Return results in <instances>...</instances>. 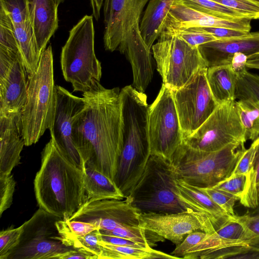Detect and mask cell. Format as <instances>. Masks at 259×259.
Listing matches in <instances>:
<instances>
[{
  "label": "cell",
  "mask_w": 259,
  "mask_h": 259,
  "mask_svg": "<svg viewBox=\"0 0 259 259\" xmlns=\"http://www.w3.org/2000/svg\"><path fill=\"white\" fill-rule=\"evenodd\" d=\"M169 30L174 31L179 37L194 47H197L207 42L217 40L211 34L189 29Z\"/></svg>",
  "instance_id": "f6af8a7d"
},
{
  "label": "cell",
  "mask_w": 259,
  "mask_h": 259,
  "mask_svg": "<svg viewBox=\"0 0 259 259\" xmlns=\"http://www.w3.org/2000/svg\"><path fill=\"white\" fill-rule=\"evenodd\" d=\"M34 190L39 207L63 220H69L87 201L83 170L51 138L41 153Z\"/></svg>",
  "instance_id": "7a4b0ae2"
},
{
  "label": "cell",
  "mask_w": 259,
  "mask_h": 259,
  "mask_svg": "<svg viewBox=\"0 0 259 259\" xmlns=\"http://www.w3.org/2000/svg\"><path fill=\"white\" fill-rule=\"evenodd\" d=\"M207 68L199 70L181 88L172 90L183 139L194 133L218 105L207 83Z\"/></svg>",
  "instance_id": "4fadbf2b"
},
{
  "label": "cell",
  "mask_w": 259,
  "mask_h": 259,
  "mask_svg": "<svg viewBox=\"0 0 259 259\" xmlns=\"http://www.w3.org/2000/svg\"><path fill=\"white\" fill-rule=\"evenodd\" d=\"M177 185L180 198L195 211L208 215L211 218L215 230L232 217L198 188L177 179Z\"/></svg>",
  "instance_id": "7402d4cb"
},
{
  "label": "cell",
  "mask_w": 259,
  "mask_h": 259,
  "mask_svg": "<svg viewBox=\"0 0 259 259\" xmlns=\"http://www.w3.org/2000/svg\"><path fill=\"white\" fill-rule=\"evenodd\" d=\"M104 2V0H90L92 16L96 21H98L100 19L101 11Z\"/></svg>",
  "instance_id": "816d5d0a"
},
{
  "label": "cell",
  "mask_w": 259,
  "mask_h": 259,
  "mask_svg": "<svg viewBox=\"0 0 259 259\" xmlns=\"http://www.w3.org/2000/svg\"><path fill=\"white\" fill-rule=\"evenodd\" d=\"M251 19H259V3L250 0H212Z\"/></svg>",
  "instance_id": "ab89813d"
},
{
  "label": "cell",
  "mask_w": 259,
  "mask_h": 259,
  "mask_svg": "<svg viewBox=\"0 0 259 259\" xmlns=\"http://www.w3.org/2000/svg\"><path fill=\"white\" fill-rule=\"evenodd\" d=\"M139 226L176 245L195 231L212 234L215 231L211 218L200 211L171 213H141Z\"/></svg>",
  "instance_id": "9a60e30c"
},
{
  "label": "cell",
  "mask_w": 259,
  "mask_h": 259,
  "mask_svg": "<svg viewBox=\"0 0 259 259\" xmlns=\"http://www.w3.org/2000/svg\"><path fill=\"white\" fill-rule=\"evenodd\" d=\"M181 1L194 5L206 12L220 18L228 20H236L248 18L236 11L225 7L212 0Z\"/></svg>",
  "instance_id": "d590c367"
},
{
  "label": "cell",
  "mask_w": 259,
  "mask_h": 259,
  "mask_svg": "<svg viewBox=\"0 0 259 259\" xmlns=\"http://www.w3.org/2000/svg\"><path fill=\"white\" fill-rule=\"evenodd\" d=\"M206 235V233L202 231H195L189 233L181 243L177 245L171 254L179 258H182L188 251L200 242Z\"/></svg>",
  "instance_id": "bcb514c9"
},
{
  "label": "cell",
  "mask_w": 259,
  "mask_h": 259,
  "mask_svg": "<svg viewBox=\"0 0 259 259\" xmlns=\"http://www.w3.org/2000/svg\"><path fill=\"white\" fill-rule=\"evenodd\" d=\"M28 77L19 53L0 50V115L21 111L27 98Z\"/></svg>",
  "instance_id": "e0dca14e"
},
{
  "label": "cell",
  "mask_w": 259,
  "mask_h": 259,
  "mask_svg": "<svg viewBox=\"0 0 259 259\" xmlns=\"http://www.w3.org/2000/svg\"><path fill=\"white\" fill-rule=\"evenodd\" d=\"M140 213L128 197L86 202L69 219L95 225L110 231L119 227L139 226Z\"/></svg>",
  "instance_id": "2e32d148"
},
{
  "label": "cell",
  "mask_w": 259,
  "mask_h": 259,
  "mask_svg": "<svg viewBox=\"0 0 259 259\" xmlns=\"http://www.w3.org/2000/svg\"><path fill=\"white\" fill-rule=\"evenodd\" d=\"M257 142L258 138L253 141L248 149H246L244 150L237 161L231 175L227 179L242 175H247L248 174L252 164Z\"/></svg>",
  "instance_id": "ee69618b"
},
{
  "label": "cell",
  "mask_w": 259,
  "mask_h": 259,
  "mask_svg": "<svg viewBox=\"0 0 259 259\" xmlns=\"http://www.w3.org/2000/svg\"><path fill=\"white\" fill-rule=\"evenodd\" d=\"M176 0H149L140 22L143 40L151 50L154 41L165 29V19Z\"/></svg>",
  "instance_id": "603a6c76"
},
{
  "label": "cell",
  "mask_w": 259,
  "mask_h": 259,
  "mask_svg": "<svg viewBox=\"0 0 259 259\" xmlns=\"http://www.w3.org/2000/svg\"><path fill=\"white\" fill-rule=\"evenodd\" d=\"M101 234L102 240L111 244L140 247H150L143 244L135 242L123 237L102 233H101Z\"/></svg>",
  "instance_id": "c3c4849f"
},
{
  "label": "cell",
  "mask_w": 259,
  "mask_h": 259,
  "mask_svg": "<svg viewBox=\"0 0 259 259\" xmlns=\"http://www.w3.org/2000/svg\"><path fill=\"white\" fill-rule=\"evenodd\" d=\"M185 29L209 34L217 39H224L241 37L247 35L250 32L223 27H193Z\"/></svg>",
  "instance_id": "7bdbcfd3"
},
{
  "label": "cell",
  "mask_w": 259,
  "mask_h": 259,
  "mask_svg": "<svg viewBox=\"0 0 259 259\" xmlns=\"http://www.w3.org/2000/svg\"><path fill=\"white\" fill-rule=\"evenodd\" d=\"M248 58L244 53H235L232 59L231 66L233 70L238 73L246 70V63Z\"/></svg>",
  "instance_id": "f907efd6"
},
{
  "label": "cell",
  "mask_w": 259,
  "mask_h": 259,
  "mask_svg": "<svg viewBox=\"0 0 259 259\" xmlns=\"http://www.w3.org/2000/svg\"><path fill=\"white\" fill-rule=\"evenodd\" d=\"M206 76L211 94L218 105L236 100L237 74L231 64L208 67Z\"/></svg>",
  "instance_id": "cb8c5ba5"
},
{
  "label": "cell",
  "mask_w": 259,
  "mask_h": 259,
  "mask_svg": "<svg viewBox=\"0 0 259 259\" xmlns=\"http://www.w3.org/2000/svg\"><path fill=\"white\" fill-rule=\"evenodd\" d=\"M56 226L62 240L85 235L97 229H100L94 224L76 220L58 221Z\"/></svg>",
  "instance_id": "836d02e7"
},
{
  "label": "cell",
  "mask_w": 259,
  "mask_h": 259,
  "mask_svg": "<svg viewBox=\"0 0 259 259\" xmlns=\"http://www.w3.org/2000/svg\"><path fill=\"white\" fill-rule=\"evenodd\" d=\"M65 0H57V3L59 5L60 3L63 2Z\"/></svg>",
  "instance_id": "db71d44e"
},
{
  "label": "cell",
  "mask_w": 259,
  "mask_h": 259,
  "mask_svg": "<svg viewBox=\"0 0 259 259\" xmlns=\"http://www.w3.org/2000/svg\"><path fill=\"white\" fill-rule=\"evenodd\" d=\"M251 209V211L242 215H235L234 217L256 236V239L253 246L259 247V202L255 208Z\"/></svg>",
  "instance_id": "7dc6e473"
},
{
  "label": "cell",
  "mask_w": 259,
  "mask_h": 259,
  "mask_svg": "<svg viewBox=\"0 0 259 259\" xmlns=\"http://www.w3.org/2000/svg\"><path fill=\"white\" fill-rule=\"evenodd\" d=\"M61 219L39 207L23 224L19 243L7 259H57L59 255L74 249L64 243L59 233L56 223Z\"/></svg>",
  "instance_id": "30bf717a"
},
{
  "label": "cell",
  "mask_w": 259,
  "mask_h": 259,
  "mask_svg": "<svg viewBox=\"0 0 259 259\" xmlns=\"http://www.w3.org/2000/svg\"><path fill=\"white\" fill-rule=\"evenodd\" d=\"M246 67L259 69V55L248 59Z\"/></svg>",
  "instance_id": "f5cc1de1"
},
{
  "label": "cell",
  "mask_w": 259,
  "mask_h": 259,
  "mask_svg": "<svg viewBox=\"0 0 259 259\" xmlns=\"http://www.w3.org/2000/svg\"><path fill=\"white\" fill-rule=\"evenodd\" d=\"M101 240L100 229L95 230L89 234L63 240L64 243L74 249H83L99 257L101 253L99 241Z\"/></svg>",
  "instance_id": "e575fe53"
},
{
  "label": "cell",
  "mask_w": 259,
  "mask_h": 259,
  "mask_svg": "<svg viewBox=\"0 0 259 259\" xmlns=\"http://www.w3.org/2000/svg\"><path fill=\"white\" fill-rule=\"evenodd\" d=\"M28 77L27 98L21 111L22 135L26 146L37 143L50 124L55 86L51 45L41 53L35 72Z\"/></svg>",
  "instance_id": "ba28073f"
},
{
  "label": "cell",
  "mask_w": 259,
  "mask_h": 259,
  "mask_svg": "<svg viewBox=\"0 0 259 259\" xmlns=\"http://www.w3.org/2000/svg\"><path fill=\"white\" fill-rule=\"evenodd\" d=\"M246 141L235 100L218 105L200 126L183 142L196 150L213 152L230 143Z\"/></svg>",
  "instance_id": "7c38bea8"
},
{
  "label": "cell",
  "mask_w": 259,
  "mask_h": 259,
  "mask_svg": "<svg viewBox=\"0 0 259 259\" xmlns=\"http://www.w3.org/2000/svg\"><path fill=\"white\" fill-rule=\"evenodd\" d=\"M29 21L39 53L46 50L58 27L57 0H27Z\"/></svg>",
  "instance_id": "44dd1931"
},
{
  "label": "cell",
  "mask_w": 259,
  "mask_h": 259,
  "mask_svg": "<svg viewBox=\"0 0 259 259\" xmlns=\"http://www.w3.org/2000/svg\"><path fill=\"white\" fill-rule=\"evenodd\" d=\"M251 19L228 20L212 15L199 7L176 0L165 19V29L182 30L193 27H223L250 32ZM164 29V30H165Z\"/></svg>",
  "instance_id": "ac0fdd59"
},
{
  "label": "cell",
  "mask_w": 259,
  "mask_h": 259,
  "mask_svg": "<svg viewBox=\"0 0 259 259\" xmlns=\"http://www.w3.org/2000/svg\"><path fill=\"white\" fill-rule=\"evenodd\" d=\"M122 147L115 178L133 185L140 179L151 155L147 126L149 105L144 93L132 85L120 90Z\"/></svg>",
  "instance_id": "277c9868"
},
{
  "label": "cell",
  "mask_w": 259,
  "mask_h": 259,
  "mask_svg": "<svg viewBox=\"0 0 259 259\" xmlns=\"http://www.w3.org/2000/svg\"><path fill=\"white\" fill-rule=\"evenodd\" d=\"M236 74V99L252 101L259 106V76L247 69Z\"/></svg>",
  "instance_id": "f546056e"
},
{
  "label": "cell",
  "mask_w": 259,
  "mask_h": 259,
  "mask_svg": "<svg viewBox=\"0 0 259 259\" xmlns=\"http://www.w3.org/2000/svg\"><path fill=\"white\" fill-rule=\"evenodd\" d=\"M240 202L242 205L249 208H255L259 202V137L252 164L246 175L245 190Z\"/></svg>",
  "instance_id": "f1b7e54d"
},
{
  "label": "cell",
  "mask_w": 259,
  "mask_h": 259,
  "mask_svg": "<svg viewBox=\"0 0 259 259\" xmlns=\"http://www.w3.org/2000/svg\"><path fill=\"white\" fill-rule=\"evenodd\" d=\"M250 1H251L259 3V0H250Z\"/></svg>",
  "instance_id": "11a10c76"
},
{
  "label": "cell",
  "mask_w": 259,
  "mask_h": 259,
  "mask_svg": "<svg viewBox=\"0 0 259 259\" xmlns=\"http://www.w3.org/2000/svg\"><path fill=\"white\" fill-rule=\"evenodd\" d=\"M100 232L128 239L149 247H152L154 243L163 240L161 237L140 226L119 227L110 231L100 229Z\"/></svg>",
  "instance_id": "1f68e13d"
},
{
  "label": "cell",
  "mask_w": 259,
  "mask_h": 259,
  "mask_svg": "<svg viewBox=\"0 0 259 259\" xmlns=\"http://www.w3.org/2000/svg\"><path fill=\"white\" fill-rule=\"evenodd\" d=\"M120 90L99 83L83 93L84 106L73 129V142L84 165L113 181L122 147Z\"/></svg>",
  "instance_id": "6da1fadb"
},
{
  "label": "cell",
  "mask_w": 259,
  "mask_h": 259,
  "mask_svg": "<svg viewBox=\"0 0 259 259\" xmlns=\"http://www.w3.org/2000/svg\"><path fill=\"white\" fill-rule=\"evenodd\" d=\"M61 66L74 92L84 93L100 83L102 67L95 52L93 16L84 15L69 31L61 50Z\"/></svg>",
  "instance_id": "52a82bcc"
},
{
  "label": "cell",
  "mask_w": 259,
  "mask_h": 259,
  "mask_svg": "<svg viewBox=\"0 0 259 259\" xmlns=\"http://www.w3.org/2000/svg\"><path fill=\"white\" fill-rule=\"evenodd\" d=\"M149 1L104 0L103 4L105 49L124 55L136 80L146 79L153 73L151 50L140 31L142 14Z\"/></svg>",
  "instance_id": "3957f363"
},
{
  "label": "cell",
  "mask_w": 259,
  "mask_h": 259,
  "mask_svg": "<svg viewBox=\"0 0 259 259\" xmlns=\"http://www.w3.org/2000/svg\"><path fill=\"white\" fill-rule=\"evenodd\" d=\"M234 216H232L217 229L214 233L223 239L248 241L251 243L250 245H254L256 239V236L246 226L236 220Z\"/></svg>",
  "instance_id": "4dcf8cb0"
},
{
  "label": "cell",
  "mask_w": 259,
  "mask_h": 259,
  "mask_svg": "<svg viewBox=\"0 0 259 259\" xmlns=\"http://www.w3.org/2000/svg\"><path fill=\"white\" fill-rule=\"evenodd\" d=\"M245 149L244 143L233 142L205 152L182 142L170 163L177 179L198 188L212 187L230 176Z\"/></svg>",
  "instance_id": "5b68a950"
},
{
  "label": "cell",
  "mask_w": 259,
  "mask_h": 259,
  "mask_svg": "<svg viewBox=\"0 0 259 259\" xmlns=\"http://www.w3.org/2000/svg\"><path fill=\"white\" fill-rule=\"evenodd\" d=\"M24 146L21 112L0 115V175L12 174Z\"/></svg>",
  "instance_id": "ffe728a7"
},
{
  "label": "cell",
  "mask_w": 259,
  "mask_h": 259,
  "mask_svg": "<svg viewBox=\"0 0 259 259\" xmlns=\"http://www.w3.org/2000/svg\"><path fill=\"white\" fill-rule=\"evenodd\" d=\"M83 174L86 202L125 198L115 182L97 169L85 165Z\"/></svg>",
  "instance_id": "d4e9b609"
},
{
  "label": "cell",
  "mask_w": 259,
  "mask_h": 259,
  "mask_svg": "<svg viewBox=\"0 0 259 259\" xmlns=\"http://www.w3.org/2000/svg\"><path fill=\"white\" fill-rule=\"evenodd\" d=\"M207 67L231 64L234 55L241 52L248 58L259 55V32L224 39H217L198 47Z\"/></svg>",
  "instance_id": "d6986e66"
},
{
  "label": "cell",
  "mask_w": 259,
  "mask_h": 259,
  "mask_svg": "<svg viewBox=\"0 0 259 259\" xmlns=\"http://www.w3.org/2000/svg\"><path fill=\"white\" fill-rule=\"evenodd\" d=\"M84 106L83 98L73 95L60 85L55 86V102L49 127L51 138L74 164L83 171L84 163L73 140V124Z\"/></svg>",
  "instance_id": "5bb4252c"
},
{
  "label": "cell",
  "mask_w": 259,
  "mask_h": 259,
  "mask_svg": "<svg viewBox=\"0 0 259 259\" xmlns=\"http://www.w3.org/2000/svg\"><path fill=\"white\" fill-rule=\"evenodd\" d=\"M0 8L15 25L29 20L27 0H0Z\"/></svg>",
  "instance_id": "8d00e7d4"
},
{
  "label": "cell",
  "mask_w": 259,
  "mask_h": 259,
  "mask_svg": "<svg viewBox=\"0 0 259 259\" xmlns=\"http://www.w3.org/2000/svg\"><path fill=\"white\" fill-rule=\"evenodd\" d=\"M101 253L99 259H152L179 258L173 255L150 247L118 245L101 240L99 241Z\"/></svg>",
  "instance_id": "484cf974"
},
{
  "label": "cell",
  "mask_w": 259,
  "mask_h": 259,
  "mask_svg": "<svg viewBox=\"0 0 259 259\" xmlns=\"http://www.w3.org/2000/svg\"><path fill=\"white\" fill-rule=\"evenodd\" d=\"M151 49L163 83L171 90L181 88L207 68L198 47L190 46L171 30H164Z\"/></svg>",
  "instance_id": "9c48e42d"
},
{
  "label": "cell",
  "mask_w": 259,
  "mask_h": 259,
  "mask_svg": "<svg viewBox=\"0 0 259 259\" xmlns=\"http://www.w3.org/2000/svg\"><path fill=\"white\" fill-rule=\"evenodd\" d=\"M19 52L28 76L34 74L38 65L40 54L29 20L14 24Z\"/></svg>",
  "instance_id": "4316f807"
},
{
  "label": "cell",
  "mask_w": 259,
  "mask_h": 259,
  "mask_svg": "<svg viewBox=\"0 0 259 259\" xmlns=\"http://www.w3.org/2000/svg\"><path fill=\"white\" fill-rule=\"evenodd\" d=\"M0 50L9 53L20 54L13 23L10 17L1 8Z\"/></svg>",
  "instance_id": "d6a6232c"
},
{
  "label": "cell",
  "mask_w": 259,
  "mask_h": 259,
  "mask_svg": "<svg viewBox=\"0 0 259 259\" xmlns=\"http://www.w3.org/2000/svg\"><path fill=\"white\" fill-rule=\"evenodd\" d=\"M236 102L246 139L253 141L259 137V106L247 100H239Z\"/></svg>",
  "instance_id": "83f0119b"
},
{
  "label": "cell",
  "mask_w": 259,
  "mask_h": 259,
  "mask_svg": "<svg viewBox=\"0 0 259 259\" xmlns=\"http://www.w3.org/2000/svg\"><path fill=\"white\" fill-rule=\"evenodd\" d=\"M198 188L208 195L228 214L230 216L235 215L234 207L236 202L240 200L238 197L212 187Z\"/></svg>",
  "instance_id": "f35d334b"
},
{
  "label": "cell",
  "mask_w": 259,
  "mask_h": 259,
  "mask_svg": "<svg viewBox=\"0 0 259 259\" xmlns=\"http://www.w3.org/2000/svg\"><path fill=\"white\" fill-rule=\"evenodd\" d=\"M147 126L151 155L170 162L183 136L172 91L163 83L154 101L149 105Z\"/></svg>",
  "instance_id": "8fae6325"
},
{
  "label": "cell",
  "mask_w": 259,
  "mask_h": 259,
  "mask_svg": "<svg viewBox=\"0 0 259 259\" xmlns=\"http://www.w3.org/2000/svg\"><path fill=\"white\" fill-rule=\"evenodd\" d=\"M179 194L170 163L151 155L143 173L127 197L140 214L195 211Z\"/></svg>",
  "instance_id": "8992f818"
},
{
  "label": "cell",
  "mask_w": 259,
  "mask_h": 259,
  "mask_svg": "<svg viewBox=\"0 0 259 259\" xmlns=\"http://www.w3.org/2000/svg\"><path fill=\"white\" fill-rule=\"evenodd\" d=\"M23 231V225L14 228L12 226L0 232V259H7L9 253L19 243Z\"/></svg>",
  "instance_id": "74e56055"
},
{
  "label": "cell",
  "mask_w": 259,
  "mask_h": 259,
  "mask_svg": "<svg viewBox=\"0 0 259 259\" xmlns=\"http://www.w3.org/2000/svg\"><path fill=\"white\" fill-rule=\"evenodd\" d=\"M16 183L12 174L0 175V216L13 203Z\"/></svg>",
  "instance_id": "60d3db41"
},
{
  "label": "cell",
  "mask_w": 259,
  "mask_h": 259,
  "mask_svg": "<svg viewBox=\"0 0 259 259\" xmlns=\"http://www.w3.org/2000/svg\"><path fill=\"white\" fill-rule=\"evenodd\" d=\"M98 259V256L83 249H72L59 255L57 259Z\"/></svg>",
  "instance_id": "681fc988"
},
{
  "label": "cell",
  "mask_w": 259,
  "mask_h": 259,
  "mask_svg": "<svg viewBox=\"0 0 259 259\" xmlns=\"http://www.w3.org/2000/svg\"><path fill=\"white\" fill-rule=\"evenodd\" d=\"M246 182V175H242L227 179L212 187L230 194L240 199L245 190Z\"/></svg>",
  "instance_id": "b9f144b4"
}]
</instances>
